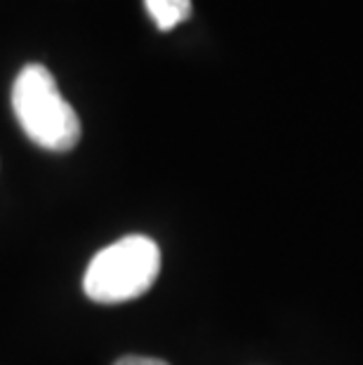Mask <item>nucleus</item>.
<instances>
[{
  "instance_id": "2",
  "label": "nucleus",
  "mask_w": 363,
  "mask_h": 365,
  "mask_svg": "<svg viewBox=\"0 0 363 365\" xmlns=\"http://www.w3.org/2000/svg\"><path fill=\"white\" fill-rule=\"evenodd\" d=\"M160 250L149 236H126L102 247L85 269L83 290L97 304L137 299L156 283Z\"/></svg>"
},
{
  "instance_id": "4",
  "label": "nucleus",
  "mask_w": 363,
  "mask_h": 365,
  "mask_svg": "<svg viewBox=\"0 0 363 365\" xmlns=\"http://www.w3.org/2000/svg\"><path fill=\"white\" fill-rule=\"evenodd\" d=\"M113 365H168L160 359H149V356H123Z\"/></svg>"
},
{
  "instance_id": "1",
  "label": "nucleus",
  "mask_w": 363,
  "mask_h": 365,
  "mask_svg": "<svg viewBox=\"0 0 363 365\" xmlns=\"http://www.w3.org/2000/svg\"><path fill=\"white\" fill-rule=\"evenodd\" d=\"M12 108L24 135L45 151L66 153L81 142V120L43 64H26L12 85Z\"/></svg>"
},
{
  "instance_id": "3",
  "label": "nucleus",
  "mask_w": 363,
  "mask_h": 365,
  "mask_svg": "<svg viewBox=\"0 0 363 365\" xmlns=\"http://www.w3.org/2000/svg\"><path fill=\"white\" fill-rule=\"evenodd\" d=\"M158 31H173L191 17V0H144Z\"/></svg>"
}]
</instances>
